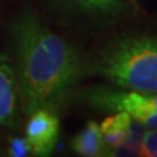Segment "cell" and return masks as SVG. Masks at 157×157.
<instances>
[{"label": "cell", "mask_w": 157, "mask_h": 157, "mask_svg": "<svg viewBox=\"0 0 157 157\" xmlns=\"http://www.w3.org/2000/svg\"><path fill=\"white\" fill-rule=\"evenodd\" d=\"M9 41L20 110L26 117L38 109L60 115L84 78V54L30 11L12 21Z\"/></svg>", "instance_id": "6da1fadb"}, {"label": "cell", "mask_w": 157, "mask_h": 157, "mask_svg": "<svg viewBox=\"0 0 157 157\" xmlns=\"http://www.w3.org/2000/svg\"><path fill=\"white\" fill-rule=\"evenodd\" d=\"M84 77L137 92H157V26L110 33L84 54Z\"/></svg>", "instance_id": "7a4b0ae2"}, {"label": "cell", "mask_w": 157, "mask_h": 157, "mask_svg": "<svg viewBox=\"0 0 157 157\" xmlns=\"http://www.w3.org/2000/svg\"><path fill=\"white\" fill-rule=\"evenodd\" d=\"M51 20L76 32H104L143 14L137 0H43Z\"/></svg>", "instance_id": "3957f363"}, {"label": "cell", "mask_w": 157, "mask_h": 157, "mask_svg": "<svg viewBox=\"0 0 157 157\" xmlns=\"http://www.w3.org/2000/svg\"><path fill=\"white\" fill-rule=\"evenodd\" d=\"M73 100L100 114L126 111L147 128H157V92H137L98 82L77 90Z\"/></svg>", "instance_id": "277c9868"}, {"label": "cell", "mask_w": 157, "mask_h": 157, "mask_svg": "<svg viewBox=\"0 0 157 157\" xmlns=\"http://www.w3.org/2000/svg\"><path fill=\"white\" fill-rule=\"evenodd\" d=\"M60 121L59 114L47 109H38L28 115L25 136L32 149V156H50L59 141Z\"/></svg>", "instance_id": "5b68a950"}, {"label": "cell", "mask_w": 157, "mask_h": 157, "mask_svg": "<svg viewBox=\"0 0 157 157\" xmlns=\"http://www.w3.org/2000/svg\"><path fill=\"white\" fill-rule=\"evenodd\" d=\"M20 110L18 89L12 64L0 58V127H12Z\"/></svg>", "instance_id": "8992f818"}, {"label": "cell", "mask_w": 157, "mask_h": 157, "mask_svg": "<svg viewBox=\"0 0 157 157\" xmlns=\"http://www.w3.org/2000/svg\"><path fill=\"white\" fill-rule=\"evenodd\" d=\"M134 119L126 111L110 113L100 124L101 136L105 144L104 156H109L114 149L122 147L128 139Z\"/></svg>", "instance_id": "52a82bcc"}, {"label": "cell", "mask_w": 157, "mask_h": 157, "mask_svg": "<svg viewBox=\"0 0 157 157\" xmlns=\"http://www.w3.org/2000/svg\"><path fill=\"white\" fill-rule=\"evenodd\" d=\"M70 147L73 153L81 157L104 156L105 144L101 136L100 124L94 121H89L71 139Z\"/></svg>", "instance_id": "ba28073f"}, {"label": "cell", "mask_w": 157, "mask_h": 157, "mask_svg": "<svg viewBox=\"0 0 157 157\" xmlns=\"http://www.w3.org/2000/svg\"><path fill=\"white\" fill-rule=\"evenodd\" d=\"M6 155L9 157L32 156V149L25 136H11L7 141Z\"/></svg>", "instance_id": "9c48e42d"}, {"label": "cell", "mask_w": 157, "mask_h": 157, "mask_svg": "<svg viewBox=\"0 0 157 157\" xmlns=\"http://www.w3.org/2000/svg\"><path fill=\"white\" fill-rule=\"evenodd\" d=\"M140 156L157 157V128H148L141 140Z\"/></svg>", "instance_id": "30bf717a"}]
</instances>
